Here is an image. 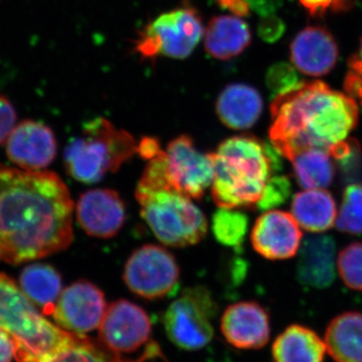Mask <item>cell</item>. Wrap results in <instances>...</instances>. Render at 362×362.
<instances>
[{
	"label": "cell",
	"mask_w": 362,
	"mask_h": 362,
	"mask_svg": "<svg viewBox=\"0 0 362 362\" xmlns=\"http://www.w3.org/2000/svg\"><path fill=\"white\" fill-rule=\"evenodd\" d=\"M74 202L52 171L0 165V262L18 265L73 242Z\"/></svg>",
	"instance_id": "cell-1"
},
{
	"label": "cell",
	"mask_w": 362,
	"mask_h": 362,
	"mask_svg": "<svg viewBox=\"0 0 362 362\" xmlns=\"http://www.w3.org/2000/svg\"><path fill=\"white\" fill-rule=\"evenodd\" d=\"M269 136L274 149L291 160L310 149L331 152L358 123L356 102L320 81L298 83L275 96Z\"/></svg>",
	"instance_id": "cell-2"
},
{
	"label": "cell",
	"mask_w": 362,
	"mask_h": 362,
	"mask_svg": "<svg viewBox=\"0 0 362 362\" xmlns=\"http://www.w3.org/2000/svg\"><path fill=\"white\" fill-rule=\"evenodd\" d=\"M211 197L221 209L256 207L278 163L273 150L257 137L226 139L211 152Z\"/></svg>",
	"instance_id": "cell-3"
},
{
	"label": "cell",
	"mask_w": 362,
	"mask_h": 362,
	"mask_svg": "<svg viewBox=\"0 0 362 362\" xmlns=\"http://www.w3.org/2000/svg\"><path fill=\"white\" fill-rule=\"evenodd\" d=\"M0 328L16 341L18 362L51 361L85 338L47 320L4 273H0Z\"/></svg>",
	"instance_id": "cell-4"
},
{
	"label": "cell",
	"mask_w": 362,
	"mask_h": 362,
	"mask_svg": "<svg viewBox=\"0 0 362 362\" xmlns=\"http://www.w3.org/2000/svg\"><path fill=\"white\" fill-rule=\"evenodd\" d=\"M137 150L130 133L118 129L107 119L96 118L86 125L81 137L66 146V171L81 182H99L109 173H116Z\"/></svg>",
	"instance_id": "cell-5"
},
{
	"label": "cell",
	"mask_w": 362,
	"mask_h": 362,
	"mask_svg": "<svg viewBox=\"0 0 362 362\" xmlns=\"http://www.w3.org/2000/svg\"><path fill=\"white\" fill-rule=\"evenodd\" d=\"M135 197L142 218L165 246H192L206 237V216L187 195L170 187L138 183Z\"/></svg>",
	"instance_id": "cell-6"
},
{
	"label": "cell",
	"mask_w": 362,
	"mask_h": 362,
	"mask_svg": "<svg viewBox=\"0 0 362 362\" xmlns=\"http://www.w3.org/2000/svg\"><path fill=\"white\" fill-rule=\"evenodd\" d=\"M99 340L110 362L163 358L160 346L152 338L148 314L127 300H117L107 307L99 326Z\"/></svg>",
	"instance_id": "cell-7"
},
{
	"label": "cell",
	"mask_w": 362,
	"mask_h": 362,
	"mask_svg": "<svg viewBox=\"0 0 362 362\" xmlns=\"http://www.w3.org/2000/svg\"><path fill=\"white\" fill-rule=\"evenodd\" d=\"M204 33L199 13L192 7H180L145 26L135 40V49L143 59H185L194 51Z\"/></svg>",
	"instance_id": "cell-8"
},
{
	"label": "cell",
	"mask_w": 362,
	"mask_h": 362,
	"mask_svg": "<svg viewBox=\"0 0 362 362\" xmlns=\"http://www.w3.org/2000/svg\"><path fill=\"white\" fill-rule=\"evenodd\" d=\"M218 305L204 287L188 288L175 300L163 316L164 329L173 344L187 351L206 347L213 340L211 319Z\"/></svg>",
	"instance_id": "cell-9"
},
{
	"label": "cell",
	"mask_w": 362,
	"mask_h": 362,
	"mask_svg": "<svg viewBox=\"0 0 362 362\" xmlns=\"http://www.w3.org/2000/svg\"><path fill=\"white\" fill-rule=\"evenodd\" d=\"M180 277L175 256L157 245H145L133 252L123 273L131 291L148 300L168 296L177 288Z\"/></svg>",
	"instance_id": "cell-10"
},
{
	"label": "cell",
	"mask_w": 362,
	"mask_h": 362,
	"mask_svg": "<svg viewBox=\"0 0 362 362\" xmlns=\"http://www.w3.org/2000/svg\"><path fill=\"white\" fill-rule=\"evenodd\" d=\"M164 168L169 185L192 199H202L213 183L211 153L197 150L187 135L178 136L169 143L164 151Z\"/></svg>",
	"instance_id": "cell-11"
},
{
	"label": "cell",
	"mask_w": 362,
	"mask_h": 362,
	"mask_svg": "<svg viewBox=\"0 0 362 362\" xmlns=\"http://www.w3.org/2000/svg\"><path fill=\"white\" fill-rule=\"evenodd\" d=\"M107 307L102 290L89 281L81 280L62 291L52 316L63 329L85 335L99 328Z\"/></svg>",
	"instance_id": "cell-12"
},
{
	"label": "cell",
	"mask_w": 362,
	"mask_h": 362,
	"mask_svg": "<svg viewBox=\"0 0 362 362\" xmlns=\"http://www.w3.org/2000/svg\"><path fill=\"white\" fill-rule=\"evenodd\" d=\"M301 226L292 214L270 209L259 216L252 230V247L264 258H292L301 246Z\"/></svg>",
	"instance_id": "cell-13"
},
{
	"label": "cell",
	"mask_w": 362,
	"mask_h": 362,
	"mask_svg": "<svg viewBox=\"0 0 362 362\" xmlns=\"http://www.w3.org/2000/svg\"><path fill=\"white\" fill-rule=\"evenodd\" d=\"M125 204L115 190L98 188L81 195L76 206L78 225L92 237L108 239L120 232L126 220Z\"/></svg>",
	"instance_id": "cell-14"
},
{
	"label": "cell",
	"mask_w": 362,
	"mask_h": 362,
	"mask_svg": "<svg viewBox=\"0 0 362 362\" xmlns=\"http://www.w3.org/2000/svg\"><path fill=\"white\" fill-rule=\"evenodd\" d=\"M7 156L25 170L47 168L57 156L54 133L44 124L25 121L14 127L6 144Z\"/></svg>",
	"instance_id": "cell-15"
},
{
	"label": "cell",
	"mask_w": 362,
	"mask_h": 362,
	"mask_svg": "<svg viewBox=\"0 0 362 362\" xmlns=\"http://www.w3.org/2000/svg\"><path fill=\"white\" fill-rule=\"evenodd\" d=\"M221 329L226 341L239 349H259L270 339V318L255 302L230 305L221 317Z\"/></svg>",
	"instance_id": "cell-16"
},
{
	"label": "cell",
	"mask_w": 362,
	"mask_h": 362,
	"mask_svg": "<svg viewBox=\"0 0 362 362\" xmlns=\"http://www.w3.org/2000/svg\"><path fill=\"white\" fill-rule=\"evenodd\" d=\"M291 61L305 75H327L337 65L338 47L332 35L321 26H309L293 40Z\"/></svg>",
	"instance_id": "cell-17"
},
{
	"label": "cell",
	"mask_w": 362,
	"mask_h": 362,
	"mask_svg": "<svg viewBox=\"0 0 362 362\" xmlns=\"http://www.w3.org/2000/svg\"><path fill=\"white\" fill-rule=\"evenodd\" d=\"M335 242L330 235H315L307 238L299 249L298 279L302 284L325 289L335 280Z\"/></svg>",
	"instance_id": "cell-18"
},
{
	"label": "cell",
	"mask_w": 362,
	"mask_h": 362,
	"mask_svg": "<svg viewBox=\"0 0 362 362\" xmlns=\"http://www.w3.org/2000/svg\"><path fill=\"white\" fill-rule=\"evenodd\" d=\"M216 109L218 119L226 127L246 130L258 122L263 112V100L251 86L232 84L221 93Z\"/></svg>",
	"instance_id": "cell-19"
},
{
	"label": "cell",
	"mask_w": 362,
	"mask_h": 362,
	"mask_svg": "<svg viewBox=\"0 0 362 362\" xmlns=\"http://www.w3.org/2000/svg\"><path fill=\"white\" fill-rule=\"evenodd\" d=\"M249 26L237 16H216L204 30V47L209 56L228 61L242 54L251 44Z\"/></svg>",
	"instance_id": "cell-20"
},
{
	"label": "cell",
	"mask_w": 362,
	"mask_h": 362,
	"mask_svg": "<svg viewBox=\"0 0 362 362\" xmlns=\"http://www.w3.org/2000/svg\"><path fill=\"white\" fill-rule=\"evenodd\" d=\"M291 214L304 230L322 233L334 226L337 207L327 190L304 189L293 199Z\"/></svg>",
	"instance_id": "cell-21"
},
{
	"label": "cell",
	"mask_w": 362,
	"mask_h": 362,
	"mask_svg": "<svg viewBox=\"0 0 362 362\" xmlns=\"http://www.w3.org/2000/svg\"><path fill=\"white\" fill-rule=\"evenodd\" d=\"M326 350L337 362H362V314L347 312L331 321Z\"/></svg>",
	"instance_id": "cell-22"
},
{
	"label": "cell",
	"mask_w": 362,
	"mask_h": 362,
	"mask_svg": "<svg viewBox=\"0 0 362 362\" xmlns=\"http://www.w3.org/2000/svg\"><path fill=\"white\" fill-rule=\"evenodd\" d=\"M326 351L325 342L301 325L289 326L273 344L276 362H323Z\"/></svg>",
	"instance_id": "cell-23"
},
{
	"label": "cell",
	"mask_w": 362,
	"mask_h": 362,
	"mask_svg": "<svg viewBox=\"0 0 362 362\" xmlns=\"http://www.w3.org/2000/svg\"><path fill=\"white\" fill-rule=\"evenodd\" d=\"M20 287L45 315H52L62 291V277L47 264H33L21 271Z\"/></svg>",
	"instance_id": "cell-24"
},
{
	"label": "cell",
	"mask_w": 362,
	"mask_h": 362,
	"mask_svg": "<svg viewBox=\"0 0 362 362\" xmlns=\"http://www.w3.org/2000/svg\"><path fill=\"white\" fill-rule=\"evenodd\" d=\"M297 182L304 189H325L334 180L335 166L329 152L310 149L291 160Z\"/></svg>",
	"instance_id": "cell-25"
},
{
	"label": "cell",
	"mask_w": 362,
	"mask_h": 362,
	"mask_svg": "<svg viewBox=\"0 0 362 362\" xmlns=\"http://www.w3.org/2000/svg\"><path fill=\"white\" fill-rule=\"evenodd\" d=\"M249 226L246 214L235 209H221L213 216V233L221 244L239 247L244 242Z\"/></svg>",
	"instance_id": "cell-26"
},
{
	"label": "cell",
	"mask_w": 362,
	"mask_h": 362,
	"mask_svg": "<svg viewBox=\"0 0 362 362\" xmlns=\"http://www.w3.org/2000/svg\"><path fill=\"white\" fill-rule=\"evenodd\" d=\"M335 223L340 232L361 235L362 185L354 183L345 188Z\"/></svg>",
	"instance_id": "cell-27"
},
{
	"label": "cell",
	"mask_w": 362,
	"mask_h": 362,
	"mask_svg": "<svg viewBox=\"0 0 362 362\" xmlns=\"http://www.w3.org/2000/svg\"><path fill=\"white\" fill-rule=\"evenodd\" d=\"M337 270L344 284L362 291V243H354L342 250L337 258Z\"/></svg>",
	"instance_id": "cell-28"
},
{
	"label": "cell",
	"mask_w": 362,
	"mask_h": 362,
	"mask_svg": "<svg viewBox=\"0 0 362 362\" xmlns=\"http://www.w3.org/2000/svg\"><path fill=\"white\" fill-rule=\"evenodd\" d=\"M291 192L292 185L289 177L272 175L256 207L261 211L275 209L288 201Z\"/></svg>",
	"instance_id": "cell-29"
},
{
	"label": "cell",
	"mask_w": 362,
	"mask_h": 362,
	"mask_svg": "<svg viewBox=\"0 0 362 362\" xmlns=\"http://www.w3.org/2000/svg\"><path fill=\"white\" fill-rule=\"evenodd\" d=\"M47 362H110L103 349L85 337L75 346Z\"/></svg>",
	"instance_id": "cell-30"
},
{
	"label": "cell",
	"mask_w": 362,
	"mask_h": 362,
	"mask_svg": "<svg viewBox=\"0 0 362 362\" xmlns=\"http://www.w3.org/2000/svg\"><path fill=\"white\" fill-rule=\"evenodd\" d=\"M298 83L296 71L289 64L274 65L267 74V86L276 96L292 89Z\"/></svg>",
	"instance_id": "cell-31"
},
{
	"label": "cell",
	"mask_w": 362,
	"mask_h": 362,
	"mask_svg": "<svg viewBox=\"0 0 362 362\" xmlns=\"http://www.w3.org/2000/svg\"><path fill=\"white\" fill-rule=\"evenodd\" d=\"M16 112L6 98L0 96V144L8 139L16 123Z\"/></svg>",
	"instance_id": "cell-32"
},
{
	"label": "cell",
	"mask_w": 362,
	"mask_h": 362,
	"mask_svg": "<svg viewBox=\"0 0 362 362\" xmlns=\"http://www.w3.org/2000/svg\"><path fill=\"white\" fill-rule=\"evenodd\" d=\"M345 90L352 96L362 100V59L352 57L349 64V73L345 78Z\"/></svg>",
	"instance_id": "cell-33"
},
{
	"label": "cell",
	"mask_w": 362,
	"mask_h": 362,
	"mask_svg": "<svg viewBox=\"0 0 362 362\" xmlns=\"http://www.w3.org/2000/svg\"><path fill=\"white\" fill-rule=\"evenodd\" d=\"M259 35L267 42H275L280 39L284 33V25L280 18L276 16H268L259 23Z\"/></svg>",
	"instance_id": "cell-34"
},
{
	"label": "cell",
	"mask_w": 362,
	"mask_h": 362,
	"mask_svg": "<svg viewBox=\"0 0 362 362\" xmlns=\"http://www.w3.org/2000/svg\"><path fill=\"white\" fill-rule=\"evenodd\" d=\"M16 354V343L13 337L0 328V362H11Z\"/></svg>",
	"instance_id": "cell-35"
},
{
	"label": "cell",
	"mask_w": 362,
	"mask_h": 362,
	"mask_svg": "<svg viewBox=\"0 0 362 362\" xmlns=\"http://www.w3.org/2000/svg\"><path fill=\"white\" fill-rule=\"evenodd\" d=\"M302 6L308 9L311 16H321L327 11L328 8H332L335 11L337 0H300Z\"/></svg>",
	"instance_id": "cell-36"
},
{
	"label": "cell",
	"mask_w": 362,
	"mask_h": 362,
	"mask_svg": "<svg viewBox=\"0 0 362 362\" xmlns=\"http://www.w3.org/2000/svg\"><path fill=\"white\" fill-rule=\"evenodd\" d=\"M161 150L160 144L156 138L144 137L138 144L137 152L143 158L149 160L156 156Z\"/></svg>",
	"instance_id": "cell-37"
},
{
	"label": "cell",
	"mask_w": 362,
	"mask_h": 362,
	"mask_svg": "<svg viewBox=\"0 0 362 362\" xmlns=\"http://www.w3.org/2000/svg\"><path fill=\"white\" fill-rule=\"evenodd\" d=\"M349 0H337V6H335V11H340L345 9L349 4Z\"/></svg>",
	"instance_id": "cell-38"
},
{
	"label": "cell",
	"mask_w": 362,
	"mask_h": 362,
	"mask_svg": "<svg viewBox=\"0 0 362 362\" xmlns=\"http://www.w3.org/2000/svg\"><path fill=\"white\" fill-rule=\"evenodd\" d=\"M216 1H218V4H220V6H221V4H225V2L228 1V0H216Z\"/></svg>",
	"instance_id": "cell-39"
},
{
	"label": "cell",
	"mask_w": 362,
	"mask_h": 362,
	"mask_svg": "<svg viewBox=\"0 0 362 362\" xmlns=\"http://www.w3.org/2000/svg\"><path fill=\"white\" fill-rule=\"evenodd\" d=\"M359 58L362 59V37L361 40V57Z\"/></svg>",
	"instance_id": "cell-40"
}]
</instances>
